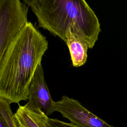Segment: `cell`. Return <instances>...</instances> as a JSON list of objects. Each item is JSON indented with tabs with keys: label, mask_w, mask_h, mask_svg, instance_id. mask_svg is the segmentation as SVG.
I'll return each instance as SVG.
<instances>
[{
	"label": "cell",
	"mask_w": 127,
	"mask_h": 127,
	"mask_svg": "<svg viewBox=\"0 0 127 127\" xmlns=\"http://www.w3.org/2000/svg\"><path fill=\"white\" fill-rule=\"evenodd\" d=\"M30 7L39 27L64 42L71 31L92 48L101 32L99 20L85 0H35Z\"/></svg>",
	"instance_id": "obj_2"
},
{
	"label": "cell",
	"mask_w": 127,
	"mask_h": 127,
	"mask_svg": "<svg viewBox=\"0 0 127 127\" xmlns=\"http://www.w3.org/2000/svg\"><path fill=\"white\" fill-rule=\"evenodd\" d=\"M13 118L16 127H51L48 116L40 109L27 103L19 105Z\"/></svg>",
	"instance_id": "obj_6"
},
{
	"label": "cell",
	"mask_w": 127,
	"mask_h": 127,
	"mask_svg": "<svg viewBox=\"0 0 127 127\" xmlns=\"http://www.w3.org/2000/svg\"><path fill=\"white\" fill-rule=\"evenodd\" d=\"M0 127H8L5 121L1 116H0Z\"/></svg>",
	"instance_id": "obj_9"
},
{
	"label": "cell",
	"mask_w": 127,
	"mask_h": 127,
	"mask_svg": "<svg viewBox=\"0 0 127 127\" xmlns=\"http://www.w3.org/2000/svg\"><path fill=\"white\" fill-rule=\"evenodd\" d=\"M48 42L29 22L0 58V98L9 104L28 98L33 76Z\"/></svg>",
	"instance_id": "obj_1"
},
{
	"label": "cell",
	"mask_w": 127,
	"mask_h": 127,
	"mask_svg": "<svg viewBox=\"0 0 127 127\" xmlns=\"http://www.w3.org/2000/svg\"><path fill=\"white\" fill-rule=\"evenodd\" d=\"M53 107L54 112L60 113L79 127H113L86 109L79 101L65 95L60 100L54 101Z\"/></svg>",
	"instance_id": "obj_4"
},
{
	"label": "cell",
	"mask_w": 127,
	"mask_h": 127,
	"mask_svg": "<svg viewBox=\"0 0 127 127\" xmlns=\"http://www.w3.org/2000/svg\"><path fill=\"white\" fill-rule=\"evenodd\" d=\"M28 7L20 0H0V58L29 22Z\"/></svg>",
	"instance_id": "obj_3"
},
{
	"label": "cell",
	"mask_w": 127,
	"mask_h": 127,
	"mask_svg": "<svg viewBox=\"0 0 127 127\" xmlns=\"http://www.w3.org/2000/svg\"><path fill=\"white\" fill-rule=\"evenodd\" d=\"M34 0H23L24 2L25 3L28 5V6L30 7L31 5V4L33 3Z\"/></svg>",
	"instance_id": "obj_10"
},
{
	"label": "cell",
	"mask_w": 127,
	"mask_h": 127,
	"mask_svg": "<svg viewBox=\"0 0 127 127\" xmlns=\"http://www.w3.org/2000/svg\"><path fill=\"white\" fill-rule=\"evenodd\" d=\"M66 43L68 48L73 66L80 67L85 64L87 59L89 47L82 39L69 31L66 36Z\"/></svg>",
	"instance_id": "obj_7"
},
{
	"label": "cell",
	"mask_w": 127,
	"mask_h": 127,
	"mask_svg": "<svg viewBox=\"0 0 127 127\" xmlns=\"http://www.w3.org/2000/svg\"><path fill=\"white\" fill-rule=\"evenodd\" d=\"M53 102L45 82L43 68L41 63L38 65L30 84L27 104L40 109L49 116L54 112Z\"/></svg>",
	"instance_id": "obj_5"
},
{
	"label": "cell",
	"mask_w": 127,
	"mask_h": 127,
	"mask_svg": "<svg viewBox=\"0 0 127 127\" xmlns=\"http://www.w3.org/2000/svg\"><path fill=\"white\" fill-rule=\"evenodd\" d=\"M51 127H79L70 123H66L57 119H49Z\"/></svg>",
	"instance_id": "obj_8"
}]
</instances>
